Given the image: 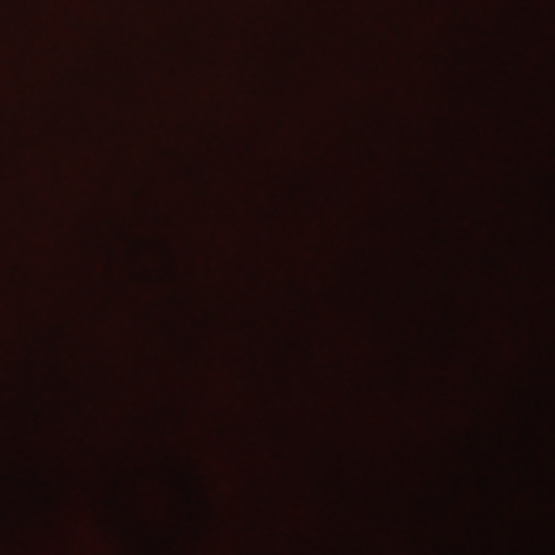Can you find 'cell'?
Instances as JSON below:
<instances>
[]
</instances>
